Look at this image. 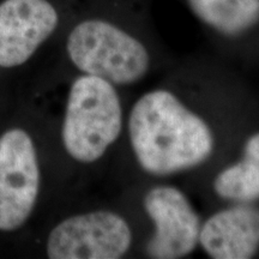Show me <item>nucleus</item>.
Masks as SVG:
<instances>
[{
    "mask_svg": "<svg viewBox=\"0 0 259 259\" xmlns=\"http://www.w3.org/2000/svg\"><path fill=\"white\" fill-rule=\"evenodd\" d=\"M128 136L142 169L166 177L203 164L215 149V136L202 116L169 90L141 96L128 116Z\"/></svg>",
    "mask_w": 259,
    "mask_h": 259,
    "instance_id": "1",
    "label": "nucleus"
},
{
    "mask_svg": "<svg viewBox=\"0 0 259 259\" xmlns=\"http://www.w3.org/2000/svg\"><path fill=\"white\" fill-rule=\"evenodd\" d=\"M122 107L114 84L82 74L74 79L67 97L61 130L65 150L73 160H100L119 138Z\"/></svg>",
    "mask_w": 259,
    "mask_h": 259,
    "instance_id": "2",
    "label": "nucleus"
},
{
    "mask_svg": "<svg viewBox=\"0 0 259 259\" xmlns=\"http://www.w3.org/2000/svg\"><path fill=\"white\" fill-rule=\"evenodd\" d=\"M66 50L72 64L84 74L114 85L139 82L150 66L149 52L141 41L101 19L77 24L70 32Z\"/></svg>",
    "mask_w": 259,
    "mask_h": 259,
    "instance_id": "3",
    "label": "nucleus"
},
{
    "mask_svg": "<svg viewBox=\"0 0 259 259\" xmlns=\"http://www.w3.org/2000/svg\"><path fill=\"white\" fill-rule=\"evenodd\" d=\"M40 166L34 142L24 130L0 137V231L14 232L27 222L40 192Z\"/></svg>",
    "mask_w": 259,
    "mask_h": 259,
    "instance_id": "4",
    "label": "nucleus"
},
{
    "mask_svg": "<svg viewBox=\"0 0 259 259\" xmlns=\"http://www.w3.org/2000/svg\"><path fill=\"white\" fill-rule=\"evenodd\" d=\"M132 244L128 223L119 213L97 210L74 215L52 229L46 251L51 259H118Z\"/></svg>",
    "mask_w": 259,
    "mask_h": 259,
    "instance_id": "5",
    "label": "nucleus"
},
{
    "mask_svg": "<svg viewBox=\"0 0 259 259\" xmlns=\"http://www.w3.org/2000/svg\"><path fill=\"white\" fill-rule=\"evenodd\" d=\"M145 212L155 232L147 244L150 258L179 259L199 245L200 219L183 191L174 186H156L143 198Z\"/></svg>",
    "mask_w": 259,
    "mask_h": 259,
    "instance_id": "6",
    "label": "nucleus"
},
{
    "mask_svg": "<svg viewBox=\"0 0 259 259\" xmlns=\"http://www.w3.org/2000/svg\"><path fill=\"white\" fill-rule=\"evenodd\" d=\"M59 16L47 0L0 3V66L23 65L56 30Z\"/></svg>",
    "mask_w": 259,
    "mask_h": 259,
    "instance_id": "7",
    "label": "nucleus"
},
{
    "mask_svg": "<svg viewBox=\"0 0 259 259\" xmlns=\"http://www.w3.org/2000/svg\"><path fill=\"white\" fill-rule=\"evenodd\" d=\"M199 245L213 259L252 258L259 250V209L236 205L215 212L202 225Z\"/></svg>",
    "mask_w": 259,
    "mask_h": 259,
    "instance_id": "8",
    "label": "nucleus"
},
{
    "mask_svg": "<svg viewBox=\"0 0 259 259\" xmlns=\"http://www.w3.org/2000/svg\"><path fill=\"white\" fill-rule=\"evenodd\" d=\"M203 23L223 35L234 36L259 21V0H187Z\"/></svg>",
    "mask_w": 259,
    "mask_h": 259,
    "instance_id": "9",
    "label": "nucleus"
},
{
    "mask_svg": "<svg viewBox=\"0 0 259 259\" xmlns=\"http://www.w3.org/2000/svg\"><path fill=\"white\" fill-rule=\"evenodd\" d=\"M213 191L223 199L248 203L259 198V164L244 158L220 171Z\"/></svg>",
    "mask_w": 259,
    "mask_h": 259,
    "instance_id": "10",
    "label": "nucleus"
},
{
    "mask_svg": "<svg viewBox=\"0 0 259 259\" xmlns=\"http://www.w3.org/2000/svg\"><path fill=\"white\" fill-rule=\"evenodd\" d=\"M244 158L259 164V132L252 135L246 141L244 147Z\"/></svg>",
    "mask_w": 259,
    "mask_h": 259,
    "instance_id": "11",
    "label": "nucleus"
}]
</instances>
